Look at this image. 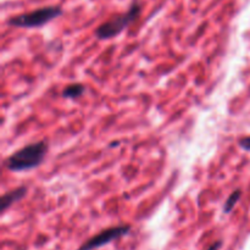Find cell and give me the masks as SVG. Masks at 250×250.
Wrapping results in <instances>:
<instances>
[{"mask_svg": "<svg viewBox=\"0 0 250 250\" xmlns=\"http://www.w3.org/2000/svg\"><path fill=\"white\" fill-rule=\"evenodd\" d=\"M142 11V6L139 4V1H133V4L129 6L128 11H126L125 14L117 15V16H114L112 19L107 20L104 23L100 24L99 27L95 31V36H97L98 39H102V41H105V39H111L114 37L119 36L127 26L132 23V22L136 21L139 17Z\"/></svg>", "mask_w": 250, "mask_h": 250, "instance_id": "7a4b0ae2", "label": "cell"}, {"mask_svg": "<svg viewBox=\"0 0 250 250\" xmlns=\"http://www.w3.org/2000/svg\"><path fill=\"white\" fill-rule=\"evenodd\" d=\"M129 231H131V226H117L104 229L100 233L95 234L94 237L88 239L87 242H84L78 250H94L97 248H100V247L106 246V244L111 243L115 239L125 236Z\"/></svg>", "mask_w": 250, "mask_h": 250, "instance_id": "277c9868", "label": "cell"}, {"mask_svg": "<svg viewBox=\"0 0 250 250\" xmlns=\"http://www.w3.org/2000/svg\"><path fill=\"white\" fill-rule=\"evenodd\" d=\"M62 14L60 6H44L31 12L17 15L9 20V24L20 28H36L49 23Z\"/></svg>", "mask_w": 250, "mask_h": 250, "instance_id": "3957f363", "label": "cell"}, {"mask_svg": "<svg viewBox=\"0 0 250 250\" xmlns=\"http://www.w3.org/2000/svg\"><path fill=\"white\" fill-rule=\"evenodd\" d=\"M239 144H241L242 148L246 149V150H250V137H246V138L242 139V141L239 142Z\"/></svg>", "mask_w": 250, "mask_h": 250, "instance_id": "ba28073f", "label": "cell"}, {"mask_svg": "<svg viewBox=\"0 0 250 250\" xmlns=\"http://www.w3.org/2000/svg\"><path fill=\"white\" fill-rule=\"evenodd\" d=\"M220 246H221V242H217L216 244H212L211 248H210L209 250H217L220 248Z\"/></svg>", "mask_w": 250, "mask_h": 250, "instance_id": "9c48e42d", "label": "cell"}, {"mask_svg": "<svg viewBox=\"0 0 250 250\" xmlns=\"http://www.w3.org/2000/svg\"><path fill=\"white\" fill-rule=\"evenodd\" d=\"M85 87L80 83H76V84H70L62 90V97L66 99H77L78 97L84 94Z\"/></svg>", "mask_w": 250, "mask_h": 250, "instance_id": "8992f818", "label": "cell"}, {"mask_svg": "<svg viewBox=\"0 0 250 250\" xmlns=\"http://www.w3.org/2000/svg\"><path fill=\"white\" fill-rule=\"evenodd\" d=\"M241 197H242V192L239 189L234 190V192L229 195V199H227L226 203H225V207H224L225 214H229V212L233 210V208L236 207V204L238 203V200L241 199Z\"/></svg>", "mask_w": 250, "mask_h": 250, "instance_id": "52a82bcc", "label": "cell"}, {"mask_svg": "<svg viewBox=\"0 0 250 250\" xmlns=\"http://www.w3.org/2000/svg\"><path fill=\"white\" fill-rule=\"evenodd\" d=\"M27 194V187L22 186V187L15 188V189L10 190V192L5 193L1 197V212L6 211V209H9L10 207L15 204V203L20 202L22 198H24V195Z\"/></svg>", "mask_w": 250, "mask_h": 250, "instance_id": "5b68a950", "label": "cell"}, {"mask_svg": "<svg viewBox=\"0 0 250 250\" xmlns=\"http://www.w3.org/2000/svg\"><path fill=\"white\" fill-rule=\"evenodd\" d=\"M48 143L45 141L28 144L5 160L4 165L12 172H24L38 167L45 159L48 153Z\"/></svg>", "mask_w": 250, "mask_h": 250, "instance_id": "6da1fadb", "label": "cell"}]
</instances>
